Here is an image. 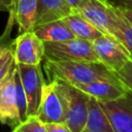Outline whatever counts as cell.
Segmentation results:
<instances>
[{"label": "cell", "mask_w": 132, "mask_h": 132, "mask_svg": "<svg viewBox=\"0 0 132 132\" xmlns=\"http://www.w3.org/2000/svg\"><path fill=\"white\" fill-rule=\"evenodd\" d=\"M14 19L19 26V34L31 32L35 28L37 0H18L14 8Z\"/></svg>", "instance_id": "cell-15"}, {"label": "cell", "mask_w": 132, "mask_h": 132, "mask_svg": "<svg viewBox=\"0 0 132 132\" xmlns=\"http://www.w3.org/2000/svg\"><path fill=\"white\" fill-rule=\"evenodd\" d=\"M81 132H113L107 114L101 103L90 96L88 103V116Z\"/></svg>", "instance_id": "cell-13"}, {"label": "cell", "mask_w": 132, "mask_h": 132, "mask_svg": "<svg viewBox=\"0 0 132 132\" xmlns=\"http://www.w3.org/2000/svg\"><path fill=\"white\" fill-rule=\"evenodd\" d=\"M44 58L53 61L97 62L100 63L93 48L92 41L71 38L62 41H43Z\"/></svg>", "instance_id": "cell-3"}, {"label": "cell", "mask_w": 132, "mask_h": 132, "mask_svg": "<svg viewBox=\"0 0 132 132\" xmlns=\"http://www.w3.org/2000/svg\"><path fill=\"white\" fill-rule=\"evenodd\" d=\"M14 7V0H0V11H9Z\"/></svg>", "instance_id": "cell-24"}, {"label": "cell", "mask_w": 132, "mask_h": 132, "mask_svg": "<svg viewBox=\"0 0 132 132\" xmlns=\"http://www.w3.org/2000/svg\"><path fill=\"white\" fill-rule=\"evenodd\" d=\"M117 1L121 5H124V6H127V7L132 8V0H117Z\"/></svg>", "instance_id": "cell-26"}, {"label": "cell", "mask_w": 132, "mask_h": 132, "mask_svg": "<svg viewBox=\"0 0 132 132\" xmlns=\"http://www.w3.org/2000/svg\"><path fill=\"white\" fill-rule=\"evenodd\" d=\"M75 10L104 34L113 37L112 11L109 0H81Z\"/></svg>", "instance_id": "cell-8"}, {"label": "cell", "mask_w": 132, "mask_h": 132, "mask_svg": "<svg viewBox=\"0 0 132 132\" xmlns=\"http://www.w3.org/2000/svg\"><path fill=\"white\" fill-rule=\"evenodd\" d=\"M65 1H66V2H67V3H68L74 10L78 7V5H79L80 2H81V0H65Z\"/></svg>", "instance_id": "cell-25"}, {"label": "cell", "mask_w": 132, "mask_h": 132, "mask_svg": "<svg viewBox=\"0 0 132 132\" xmlns=\"http://www.w3.org/2000/svg\"><path fill=\"white\" fill-rule=\"evenodd\" d=\"M73 11L74 9L65 0H37L35 28L54 21L63 20Z\"/></svg>", "instance_id": "cell-12"}, {"label": "cell", "mask_w": 132, "mask_h": 132, "mask_svg": "<svg viewBox=\"0 0 132 132\" xmlns=\"http://www.w3.org/2000/svg\"><path fill=\"white\" fill-rule=\"evenodd\" d=\"M100 103L113 132H132V94L130 92L119 99Z\"/></svg>", "instance_id": "cell-9"}, {"label": "cell", "mask_w": 132, "mask_h": 132, "mask_svg": "<svg viewBox=\"0 0 132 132\" xmlns=\"http://www.w3.org/2000/svg\"><path fill=\"white\" fill-rule=\"evenodd\" d=\"M22 84L25 90L28 103V118L36 117L40 106L41 96L45 80L43 73L38 65H27V64H16Z\"/></svg>", "instance_id": "cell-4"}, {"label": "cell", "mask_w": 132, "mask_h": 132, "mask_svg": "<svg viewBox=\"0 0 132 132\" xmlns=\"http://www.w3.org/2000/svg\"><path fill=\"white\" fill-rule=\"evenodd\" d=\"M42 41H62L74 38L73 33L63 20L54 21L34 28L33 31Z\"/></svg>", "instance_id": "cell-17"}, {"label": "cell", "mask_w": 132, "mask_h": 132, "mask_svg": "<svg viewBox=\"0 0 132 132\" xmlns=\"http://www.w3.org/2000/svg\"><path fill=\"white\" fill-rule=\"evenodd\" d=\"M15 70L16 63L14 62L0 82V122L13 127L21 123L16 102Z\"/></svg>", "instance_id": "cell-6"}, {"label": "cell", "mask_w": 132, "mask_h": 132, "mask_svg": "<svg viewBox=\"0 0 132 132\" xmlns=\"http://www.w3.org/2000/svg\"><path fill=\"white\" fill-rule=\"evenodd\" d=\"M47 132H72L65 122L46 123L44 124Z\"/></svg>", "instance_id": "cell-22"}, {"label": "cell", "mask_w": 132, "mask_h": 132, "mask_svg": "<svg viewBox=\"0 0 132 132\" xmlns=\"http://www.w3.org/2000/svg\"><path fill=\"white\" fill-rule=\"evenodd\" d=\"M14 62L15 61L13 57V47L11 46L0 57V82L5 77Z\"/></svg>", "instance_id": "cell-21"}, {"label": "cell", "mask_w": 132, "mask_h": 132, "mask_svg": "<svg viewBox=\"0 0 132 132\" xmlns=\"http://www.w3.org/2000/svg\"><path fill=\"white\" fill-rule=\"evenodd\" d=\"M118 9L121 11V13L126 16L131 23H132V8L130 7H127V6H124V5H121V4H116Z\"/></svg>", "instance_id": "cell-23"}, {"label": "cell", "mask_w": 132, "mask_h": 132, "mask_svg": "<svg viewBox=\"0 0 132 132\" xmlns=\"http://www.w3.org/2000/svg\"><path fill=\"white\" fill-rule=\"evenodd\" d=\"M110 8L112 11L113 37L126 47L132 58V23L121 13L114 3L110 2Z\"/></svg>", "instance_id": "cell-16"}, {"label": "cell", "mask_w": 132, "mask_h": 132, "mask_svg": "<svg viewBox=\"0 0 132 132\" xmlns=\"http://www.w3.org/2000/svg\"><path fill=\"white\" fill-rule=\"evenodd\" d=\"M114 74H116L117 78L127 89V91L132 94V60L128 61Z\"/></svg>", "instance_id": "cell-20"}, {"label": "cell", "mask_w": 132, "mask_h": 132, "mask_svg": "<svg viewBox=\"0 0 132 132\" xmlns=\"http://www.w3.org/2000/svg\"><path fill=\"white\" fill-rule=\"evenodd\" d=\"M15 22L14 19V10L10 9L9 10V16H8V21L6 24V28L4 30V32L0 35V57L9 48L12 46V44L14 43V40L11 39L10 37V33L12 30V26L13 23Z\"/></svg>", "instance_id": "cell-19"}, {"label": "cell", "mask_w": 132, "mask_h": 132, "mask_svg": "<svg viewBox=\"0 0 132 132\" xmlns=\"http://www.w3.org/2000/svg\"><path fill=\"white\" fill-rule=\"evenodd\" d=\"M43 69L45 70L48 82L53 80H62L77 86L96 79L119 80L116 74L102 63L53 61L48 59H43Z\"/></svg>", "instance_id": "cell-1"}, {"label": "cell", "mask_w": 132, "mask_h": 132, "mask_svg": "<svg viewBox=\"0 0 132 132\" xmlns=\"http://www.w3.org/2000/svg\"><path fill=\"white\" fill-rule=\"evenodd\" d=\"M92 44L99 62L113 73L119 71L128 61L132 60L126 47L118 39L109 35H102L92 41Z\"/></svg>", "instance_id": "cell-5"}, {"label": "cell", "mask_w": 132, "mask_h": 132, "mask_svg": "<svg viewBox=\"0 0 132 132\" xmlns=\"http://www.w3.org/2000/svg\"><path fill=\"white\" fill-rule=\"evenodd\" d=\"M12 132H47L45 125L38 117H29L25 122L20 123L14 127Z\"/></svg>", "instance_id": "cell-18"}, {"label": "cell", "mask_w": 132, "mask_h": 132, "mask_svg": "<svg viewBox=\"0 0 132 132\" xmlns=\"http://www.w3.org/2000/svg\"><path fill=\"white\" fill-rule=\"evenodd\" d=\"M16 1H18V0H14V6H15V4H16ZM13 8H14V7H13Z\"/></svg>", "instance_id": "cell-27"}, {"label": "cell", "mask_w": 132, "mask_h": 132, "mask_svg": "<svg viewBox=\"0 0 132 132\" xmlns=\"http://www.w3.org/2000/svg\"><path fill=\"white\" fill-rule=\"evenodd\" d=\"M37 117L44 124L65 122L64 104L54 82L45 84L43 87Z\"/></svg>", "instance_id": "cell-10"}, {"label": "cell", "mask_w": 132, "mask_h": 132, "mask_svg": "<svg viewBox=\"0 0 132 132\" xmlns=\"http://www.w3.org/2000/svg\"><path fill=\"white\" fill-rule=\"evenodd\" d=\"M84 93L94 97L99 102H108L119 99L128 93L127 89L120 80L96 79L88 84L75 86Z\"/></svg>", "instance_id": "cell-11"}, {"label": "cell", "mask_w": 132, "mask_h": 132, "mask_svg": "<svg viewBox=\"0 0 132 132\" xmlns=\"http://www.w3.org/2000/svg\"><path fill=\"white\" fill-rule=\"evenodd\" d=\"M63 21L76 38L94 41L95 39L104 35L102 31H100L97 27H95L76 10H74L66 18H64Z\"/></svg>", "instance_id": "cell-14"}, {"label": "cell", "mask_w": 132, "mask_h": 132, "mask_svg": "<svg viewBox=\"0 0 132 132\" xmlns=\"http://www.w3.org/2000/svg\"><path fill=\"white\" fill-rule=\"evenodd\" d=\"M64 104L65 123L72 132H81L88 116L90 96L73 85L62 80H53Z\"/></svg>", "instance_id": "cell-2"}, {"label": "cell", "mask_w": 132, "mask_h": 132, "mask_svg": "<svg viewBox=\"0 0 132 132\" xmlns=\"http://www.w3.org/2000/svg\"><path fill=\"white\" fill-rule=\"evenodd\" d=\"M13 57L16 64L38 65L44 58V42L33 31L19 34L13 43Z\"/></svg>", "instance_id": "cell-7"}]
</instances>
